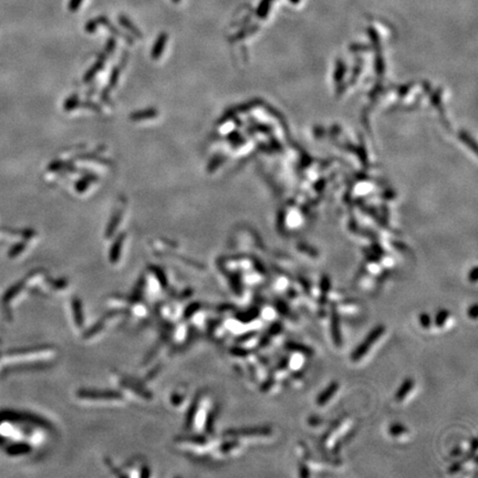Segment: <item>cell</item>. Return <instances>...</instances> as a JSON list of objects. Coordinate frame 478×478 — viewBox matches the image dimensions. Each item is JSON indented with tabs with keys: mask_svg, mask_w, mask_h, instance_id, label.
Segmentation results:
<instances>
[{
	"mask_svg": "<svg viewBox=\"0 0 478 478\" xmlns=\"http://www.w3.org/2000/svg\"><path fill=\"white\" fill-rule=\"evenodd\" d=\"M449 316H450V314L445 310H442V311L438 312V314L436 315V318H435L436 325L441 327V325L444 324L447 321V319H449Z\"/></svg>",
	"mask_w": 478,
	"mask_h": 478,
	"instance_id": "cell-5",
	"label": "cell"
},
{
	"mask_svg": "<svg viewBox=\"0 0 478 478\" xmlns=\"http://www.w3.org/2000/svg\"><path fill=\"white\" fill-rule=\"evenodd\" d=\"M332 336H333L334 342H336L337 345H340L341 333H340V327H339V318H338V315H336V312H334L332 317Z\"/></svg>",
	"mask_w": 478,
	"mask_h": 478,
	"instance_id": "cell-4",
	"label": "cell"
},
{
	"mask_svg": "<svg viewBox=\"0 0 478 478\" xmlns=\"http://www.w3.org/2000/svg\"><path fill=\"white\" fill-rule=\"evenodd\" d=\"M420 322H421V324H422V327L428 328L429 324H431V318H429L428 315L422 314L420 317Z\"/></svg>",
	"mask_w": 478,
	"mask_h": 478,
	"instance_id": "cell-6",
	"label": "cell"
},
{
	"mask_svg": "<svg viewBox=\"0 0 478 478\" xmlns=\"http://www.w3.org/2000/svg\"><path fill=\"white\" fill-rule=\"evenodd\" d=\"M404 431H406V429L404 428L401 424H395V426L391 427V433H392V435H399V433Z\"/></svg>",
	"mask_w": 478,
	"mask_h": 478,
	"instance_id": "cell-7",
	"label": "cell"
},
{
	"mask_svg": "<svg viewBox=\"0 0 478 478\" xmlns=\"http://www.w3.org/2000/svg\"><path fill=\"white\" fill-rule=\"evenodd\" d=\"M384 332H385L384 325H377V327L373 329L372 331L368 334L367 338L360 343L359 346L352 352L351 354L352 361H359V360H361L363 356L368 353L369 350L373 346V345H374L375 342H377V340L383 336Z\"/></svg>",
	"mask_w": 478,
	"mask_h": 478,
	"instance_id": "cell-1",
	"label": "cell"
},
{
	"mask_svg": "<svg viewBox=\"0 0 478 478\" xmlns=\"http://www.w3.org/2000/svg\"><path fill=\"white\" fill-rule=\"evenodd\" d=\"M338 389H339V384L337 382H333V383L330 384L322 393L318 395V398H317V404H318V405H324L325 403H328L333 395L336 394Z\"/></svg>",
	"mask_w": 478,
	"mask_h": 478,
	"instance_id": "cell-2",
	"label": "cell"
},
{
	"mask_svg": "<svg viewBox=\"0 0 478 478\" xmlns=\"http://www.w3.org/2000/svg\"><path fill=\"white\" fill-rule=\"evenodd\" d=\"M413 386H414V381H413L412 379H406L405 381H404L402 385L399 386V389L398 390L397 394H395V398H397V401H399V402L403 401V399L407 397V394L411 392Z\"/></svg>",
	"mask_w": 478,
	"mask_h": 478,
	"instance_id": "cell-3",
	"label": "cell"
}]
</instances>
